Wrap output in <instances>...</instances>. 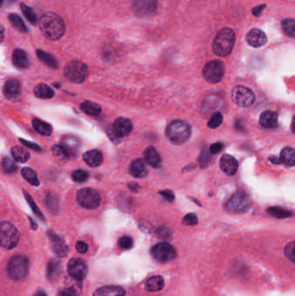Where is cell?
<instances>
[{
    "label": "cell",
    "mask_w": 295,
    "mask_h": 296,
    "mask_svg": "<svg viewBox=\"0 0 295 296\" xmlns=\"http://www.w3.org/2000/svg\"><path fill=\"white\" fill-rule=\"evenodd\" d=\"M40 31L42 34L50 40H58L65 32V25L63 18L53 12H47L41 17L39 22Z\"/></svg>",
    "instance_id": "cell-1"
},
{
    "label": "cell",
    "mask_w": 295,
    "mask_h": 296,
    "mask_svg": "<svg viewBox=\"0 0 295 296\" xmlns=\"http://www.w3.org/2000/svg\"><path fill=\"white\" fill-rule=\"evenodd\" d=\"M235 42H236L235 31L230 28L222 29L213 42V51L218 57H224L229 56L233 51Z\"/></svg>",
    "instance_id": "cell-2"
},
{
    "label": "cell",
    "mask_w": 295,
    "mask_h": 296,
    "mask_svg": "<svg viewBox=\"0 0 295 296\" xmlns=\"http://www.w3.org/2000/svg\"><path fill=\"white\" fill-rule=\"evenodd\" d=\"M191 129L187 122L182 120H175L168 125L166 136L168 140L175 145H182L190 139Z\"/></svg>",
    "instance_id": "cell-3"
},
{
    "label": "cell",
    "mask_w": 295,
    "mask_h": 296,
    "mask_svg": "<svg viewBox=\"0 0 295 296\" xmlns=\"http://www.w3.org/2000/svg\"><path fill=\"white\" fill-rule=\"evenodd\" d=\"M20 234L17 229L8 222L0 223V246L12 249L19 242Z\"/></svg>",
    "instance_id": "cell-4"
},
{
    "label": "cell",
    "mask_w": 295,
    "mask_h": 296,
    "mask_svg": "<svg viewBox=\"0 0 295 296\" xmlns=\"http://www.w3.org/2000/svg\"><path fill=\"white\" fill-rule=\"evenodd\" d=\"M64 76L70 82L74 83H82L88 77V66L79 61H72L66 65L64 69Z\"/></svg>",
    "instance_id": "cell-5"
},
{
    "label": "cell",
    "mask_w": 295,
    "mask_h": 296,
    "mask_svg": "<svg viewBox=\"0 0 295 296\" xmlns=\"http://www.w3.org/2000/svg\"><path fill=\"white\" fill-rule=\"evenodd\" d=\"M9 276L12 279L21 280L27 276L29 272V260L26 256L17 255L12 257L8 263Z\"/></svg>",
    "instance_id": "cell-6"
},
{
    "label": "cell",
    "mask_w": 295,
    "mask_h": 296,
    "mask_svg": "<svg viewBox=\"0 0 295 296\" xmlns=\"http://www.w3.org/2000/svg\"><path fill=\"white\" fill-rule=\"evenodd\" d=\"M252 203L250 201V197L243 192H236L226 203L228 211L237 214L249 212Z\"/></svg>",
    "instance_id": "cell-7"
},
{
    "label": "cell",
    "mask_w": 295,
    "mask_h": 296,
    "mask_svg": "<svg viewBox=\"0 0 295 296\" xmlns=\"http://www.w3.org/2000/svg\"><path fill=\"white\" fill-rule=\"evenodd\" d=\"M225 67L224 62L219 60H213L208 62L203 70V76L210 83L221 82L225 76Z\"/></svg>",
    "instance_id": "cell-8"
},
{
    "label": "cell",
    "mask_w": 295,
    "mask_h": 296,
    "mask_svg": "<svg viewBox=\"0 0 295 296\" xmlns=\"http://www.w3.org/2000/svg\"><path fill=\"white\" fill-rule=\"evenodd\" d=\"M231 99L239 107H248L254 103L256 96L254 92L249 87L236 86L232 89Z\"/></svg>",
    "instance_id": "cell-9"
},
{
    "label": "cell",
    "mask_w": 295,
    "mask_h": 296,
    "mask_svg": "<svg viewBox=\"0 0 295 296\" xmlns=\"http://www.w3.org/2000/svg\"><path fill=\"white\" fill-rule=\"evenodd\" d=\"M77 201L86 209H96L101 203V197L97 191L92 188H83L77 194Z\"/></svg>",
    "instance_id": "cell-10"
},
{
    "label": "cell",
    "mask_w": 295,
    "mask_h": 296,
    "mask_svg": "<svg viewBox=\"0 0 295 296\" xmlns=\"http://www.w3.org/2000/svg\"><path fill=\"white\" fill-rule=\"evenodd\" d=\"M152 254L159 262H167L175 259L177 252L174 246L168 243H158L152 248Z\"/></svg>",
    "instance_id": "cell-11"
},
{
    "label": "cell",
    "mask_w": 295,
    "mask_h": 296,
    "mask_svg": "<svg viewBox=\"0 0 295 296\" xmlns=\"http://www.w3.org/2000/svg\"><path fill=\"white\" fill-rule=\"evenodd\" d=\"M157 0H134L133 3L134 13L139 17H150L157 12Z\"/></svg>",
    "instance_id": "cell-12"
},
{
    "label": "cell",
    "mask_w": 295,
    "mask_h": 296,
    "mask_svg": "<svg viewBox=\"0 0 295 296\" xmlns=\"http://www.w3.org/2000/svg\"><path fill=\"white\" fill-rule=\"evenodd\" d=\"M68 273L71 278L77 281H83L87 277L88 266L83 260L73 258L68 262Z\"/></svg>",
    "instance_id": "cell-13"
},
{
    "label": "cell",
    "mask_w": 295,
    "mask_h": 296,
    "mask_svg": "<svg viewBox=\"0 0 295 296\" xmlns=\"http://www.w3.org/2000/svg\"><path fill=\"white\" fill-rule=\"evenodd\" d=\"M48 237L54 254L57 257H65L68 253V247L63 237H59L52 231H48Z\"/></svg>",
    "instance_id": "cell-14"
},
{
    "label": "cell",
    "mask_w": 295,
    "mask_h": 296,
    "mask_svg": "<svg viewBox=\"0 0 295 296\" xmlns=\"http://www.w3.org/2000/svg\"><path fill=\"white\" fill-rule=\"evenodd\" d=\"M60 145L64 150L68 158L76 157L81 149V142L74 136L68 135L63 137Z\"/></svg>",
    "instance_id": "cell-15"
},
{
    "label": "cell",
    "mask_w": 295,
    "mask_h": 296,
    "mask_svg": "<svg viewBox=\"0 0 295 296\" xmlns=\"http://www.w3.org/2000/svg\"><path fill=\"white\" fill-rule=\"evenodd\" d=\"M246 41L251 47L260 48L267 43V38L266 34L261 30L254 28L250 30L246 36Z\"/></svg>",
    "instance_id": "cell-16"
},
{
    "label": "cell",
    "mask_w": 295,
    "mask_h": 296,
    "mask_svg": "<svg viewBox=\"0 0 295 296\" xmlns=\"http://www.w3.org/2000/svg\"><path fill=\"white\" fill-rule=\"evenodd\" d=\"M134 129V125L129 119L118 118L113 125V130L118 137L128 136Z\"/></svg>",
    "instance_id": "cell-17"
},
{
    "label": "cell",
    "mask_w": 295,
    "mask_h": 296,
    "mask_svg": "<svg viewBox=\"0 0 295 296\" xmlns=\"http://www.w3.org/2000/svg\"><path fill=\"white\" fill-rule=\"evenodd\" d=\"M220 167L225 174L234 176L238 169V162L233 156L225 154L220 160Z\"/></svg>",
    "instance_id": "cell-18"
},
{
    "label": "cell",
    "mask_w": 295,
    "mask_h": 296,
    "mask_svg": "<svg viewBox=\"0 0 295 296\" xmlns=\"http://www.w3.org/2000/svg\"><path fill=\"white\" fill-rule=\"evenodd\" d=\"M130 173L134 178H145L148 174V167L145 161L142 158H137L133 161L130 166Z\"/></svg>",
    "instance_id": "cell-19"
},
{
    "label": "cell",
    "mask_w": 295,
    "mask_h": 296,
    "mask_svg": "<svg viewBox=\"0 0 295 296\" xmlns=\"http://www.w3.org/2000/svg\"><path fill=\"white\" fill-rule=\"evenodd\" d=\"M259 122L261 127L268 129H274L278 126V116L273 111H265L260 116Z\"/></svg>",
    "instance_id": "cell-20"
},
{
    "label": "cell",
    "mask_w": 295,
    "mask_h": 296,
    "mask_svg": "<svg viewBox=\"0 0 295 296\" xmlns=\"http://www.w3.org/2000/svg\"><path fill=\"white\" fill-rule=\"evenodd\" d=\"M83 161L91 167H100L103 162V152L100 150L94 149L88 151L83 155Z\"/></svg>",
    "instance_id": "cell-21"
},
{
    "label": "cell",
    "mask_w": 295,
    "mask_h": 296,
    "mask_svg": "<svg viewBox=\"0 0 295 296\" xmlns=\"http://www.w3.org/2000/svg\"><path fill=\"white\" fill-rule=\"evenodd\" d=\"M4 94L9 99L17 98L21 94V84L17 80L10 79L4 85Z\"/></svg>",
    "instance_id": "cell-22"
},
{
    "label": "cell",
    "mask_w": 295,
    "mask_h": 296,
    "mask_svg": "<svg viewBox=\"0 0 295 296\" xmlns=\"http://www.w3.org/2000/svg\"><path fill=\"white\" fill-rule=\"evenodd\" d=\"M126 291L119 286H104L94 291L93 296H125Z\"/></svg>",
    "instance_id": "cell-23"
},
{
    "label": "cell",
    "mask_w": 295,
    "mask_h": 296,
    "mask_svg": "<svg viewBox=\"0 0 295 296\" xmlns=\"http://www.w3.org/2000/svg\"><path fill=\"white\" fill-rule=\"evenodd\" d=\"M13 64L18 69H27L30 66V60L26 51L17 49L12 54Z\"/></svg>",
    "instance_id": "cell-24"
},
{
    "label": "cell",
    "mask_w": 295,
    "mask_h": 296,
    "mask_svg": "<svg viewBox=\"0 0 295 296\" xmlns=\"http://www.w3.org/2000/svg\"><path fill=\"white\" fill-rule=\"evenodd\" d=\"M145 160L151 167L158 168L162 163L161 156L154 147H149L145 150Z\"/></svg>",
    "instance_id": "cell-25"
},
{
    "label": "cell",
    "mask_w": 295,
    "mask_h": 296,
    "mask_svg": "<svg viewBox=\"0 0 295 296\" xmlns=\"http://www.w3.org/2000/svg\"><path fill=\"white\" fill-rule=\"evenodd\" d=\"M61 273V263L56 259H51L48 261L47 266V277L50 281H56L59 277Z\"/></svg>",
    "instance_id": "cell-26"
},
{
    "label": "cell",
    "mask_w": 295,
    "mask_h": 296,
    "mask_svg": "<svg viewBox=\"0 0 295 296\" xmlns=\"http://www.w3.org/2000/svg\"><path fill=\"white\" fill-rule=\"evenodd\" d=\"M165 286V281L160 276H154L148 280L145 283L146 290L150 292H159L162 290Z\"/></svg>",
    "instance_id": "cell-27"
},
{
    "label": "cell",
    "mask_w": 295,
    "mask_h": 296,
    "mask_svg": "<svg viewBox=\"0 0 295 296\" xmlns=\"http://www.w3.org/2000/svg\"><path fill=\"white\" fill-rule=\"evenodd\" d=\"M35 96L40 99H52L54 97L55 92L52 87L44 83L37 84L34 88Z\"/></svg>",
    "instance_id": "cell-28"
},
{
    "label": "cell",
    "mask_w": 295,
    "mask_h": 296,
    "mask_svg": "<svg viewBox=\"0 0 295 296\" xmlns=\"http://www.w3.org/2000/svg\"><path fill=\"white\" fill-rule=\"evenodd\" d=\"M37 55L40 61L43 62L44 64L47 65L50 68H58V62H57V58L52 54L45 52V51H42V50H37Z\"/></svg>",
    "instance_id": "cell-29"
},
{
    "label": "cell",
    "mask_w": 295,
    "mask_h": 296,
    "mask_svg": "<svg viewBox=\"0 0 295 296\" xmlns=\"http://www.w3.org/2000/svg\"><path fill=\"white\" fill-rule=\"evenodd\" d=\"M81 109L88 116H98L102 113V107L99 104L90 101H85L81 104Z\"/></svg>",
    "instance_id": "cell-30"
},
{
    "label": "cell",
    "mask_w": 295,
    "mask_h": 296,
    "mask_svg": "<svg viewBox=\"0 0 295 296\" xmlns=\"http://www.w3.org/2000/svg\"><path fill=\"white\" fill-rule=\"evenodd\" d=\"M281 163L287 165L288 167H293L295 165V151L292 147H285L281 151L280 156Z\"/></svg>",
    "instance_id": "cell-31"
},
{
    "label": "cell",
    "mask_w": 295,
    "mask_h": 296,
    "mask_svg": "<svg viewBox=\"0 0 295 296\" xmlns=\"http://www.w3.org/2000/svg\"><path fill=\"white\" fill-rule=\"evenodd\" d=\"M32 124H33L35 130L40 134L44 136H50L52 134V126L47 122L41 121L39 119H34L32 122Z\"/></svg>",
    "instance_id": "cell-32"
},
{
    "label": "cell",
    "mask_w": 295,
    "mask_h": 296,
    "mask_svg": "<svg viewBox=\"0 0 295 296\" xmlns=\"http://www.w3.org/2000/svg\"><path fill=\"white\" fill-rule=\"evenodd\" d=\"M12 157L14 158L15 161L17 162L24 163L30 158V153L28 151L23 147H14L12 149Z\"/></svg>",
    "instance_id": "cell-33"
},
{
    "label": "cell",
    "mask_w": 295,
    "mask_h": 296,
    "mask_svg": "<svg viewBox=\"0 0 295 296\" xmlns=\"http://www.w3.org/2000/svg\"><path fill=\"white\" fill-rule=\"evenodd\" d=\"M9 20H10L12 26L17 31L22 32V33H27L28 32V29L26 27V24L23 23V20L18 15L15 14V13L9 15Z\"/></svg>",
    "instance_id": "cell-34"
},
{
    "label": "cell",
    "mask_w": 295,
    "mask_h": 296,
    "mask_svg": "<svg viewBox=\"0 0 295 296\" xmlns=\"http://www.w3.org/2000/svg\"><path fill=\"white\" fill-rule=\"evenodd\" d=\"M46 203H47L48 209L51 210L52 212L57 213V212H59V197H57V195L55 192H48L47 197H46Z\"/></svg>",
    "instance_id": "cell-35"
},
{
    "label": "cell",
    "mask_w": 295,
    "mask_h": 296,
    "mask_svg": "<svg viewBox=\"0 0 295 296\" xmlns=\"http://www.w3.org/2000/svg\"><path fill=\"white\" fill-rule=\"evenodd\" d=\"M267 213L272 216V217L279 218V219H283L291 217L292 213L287 210L282 209L281 207H270L267 209Z\"/></svg>",
    "instance_id": "cell-36"
},
{
    "label": "cell",
    "mask_w": 295,
    "mask_h": 296,
    "mask_svg": "<svg viewBox=\"0 0 295 296\" xmlns=\"http://www.w3.org/2000/svg\"><path fill=\"white\" fill-rule=\"evenodd\" d=\"M21 173L23 175V178H26L29 183L32 184V186H39V180H38L37 173H36L34 170L32 169V168H29V167H26V168H23L22 170Z\"/></svg>",
    "instance_id": "cell-37"
},
{
    "label": "cell",
    "mask_w": 295,
    "mask_h": 296,
    "mask_svg": "<svg viewBox=\"0 0 295 296\" xmlns=\"http://www.w3.org/2000/svg\"><path fill=\"white\" fill-rule=\"evenodd\" d=\"M20 6H21V10H22L24 17H26V19L28 20L29 22L32 25H36L37 22V17L34 10L31 8L30 6H26V4H21Z\"/></svg>",
    "instance_id": "cell-38"
},
{
    "label": "cell",
    "mask_w": 295,
    "mask_h": 296,
    "mask_svg": "<svg viewBox=\"0 0 295 296\" xmlns=\"http://www.w3.org/2000/svg\"><path fill=\"white\" fill-rule=\"evenodd\" d=\"M2 169L8 174H13L17 171V164L12 158H5L2 161Z\"/></svg>",
    "instance_id": "cell-39"
},
{
    "label": "cell",
    "mask_w": 295,
    "mask_h": 296,
    "mask_svg": "<svg viewBox=\"0 0 295 296\" xmlns=\"http://www.w3.org/2000/svg\"><path fill=\"white\" fill-rule=\"evenodd\" d=\"M282 28L286 34L290 37H294L295 23L293 18H287L282 22Z\"/></svg>",
    "instance_id": "cell-40"
},
{
    "label": "cell",
    "mask_w": 295,
    "mask_h": 296,
    "mask_svg": "<svg viewBox=\"0 0 295 296\" xmlns=\"http://www.w3.org/2000/svg\"><path fill=\"white\" fill-rule=\"evenodd\" d=\"M223 121H224L223 115L221 113H219V112H216V113H213L211 117H210V121L208 122V126H209L210 128L216 129V128L221 126Z\"/></svg>",
    "instance_id": "cell-41"
},
{
    "label": "cell",
    "mask_w": 295,
    "mask_h": 296,
    "mask_svg": "<svg viewBox=\"0 0 295 296\" xmlns=\"http://www.w3.org/2000/svg\"><path fill=\"white\" fill-rule=\"evenodd\" d=\"M23 192H24V196H26V200H27L29 204H30V206H31V208H32V211L34 212L35 214L37 215V217H39L41 220L45 221L44 216H43V213L41 212L39 208L37 207V204L35 203L34 200H33V198H32V196L29 194L28 192H26V191H24Z\"/></svg>",
    "instance_id": "cell-42"
},
{
    "label": "cell",
    "mask_w": 295,
    "mask_h": 296,
    "mask_svg": "<svg viewBox=\"0 0 295 296\" xmlns=\"http://www.w3.org/2000/svg\"><path fill=\"white\" fill-rule=\"evenodd\" d=\"M88 177H89V174L86 171H83V170H77L75 171L72 173V178L75 182H77V183H83L85 181L88 180Z\"/></svg>",
    "instance_id": "cell-43"
},
{
    "label": "cell",
    "mask_w": 295,
    "mask_h": 296,
    "mask_svg": "<svg viewBox=\"0 0 295 296\" xmlns=\"http://www.w3.org/2000/svg\"><path fill=\"white\" fill-rule=\"evenodd\" d=\"M118 245H119V248L121 249H125V251H128V249H130V248H133L134 246V240L133 238L128 236H124V237H120L119 239V242H118Z\"/></svg>",
    "instance_id": "cell-44"
},
{
    "label": "cell",
    "mask_w": 295,
    "mask_h": 296,
    "mask_svg": "<svg viewBox=\"0 0 295 296\" xmlns=\"http://www.w3.org/2000/svg\"><path fill=\"white\" fill-rule=\"evenodd\" d=\"M210 153L208 152L207 149H203L202 151L200 157H199V164L202 168L207 167L208 165L210 164Z\"/></svg>",
    "instance_id": "cell-45"
},
{
    "label": "cell",
    "mask_w": 295,
    "mask_h": 296,
    "mask_svg": "<svg viewBox=\"0 0 295 296\" xmlns=\"http://www.w3.org/2000/svg\"><path fill=\"white\" fill-rule=\"evenodd\" d=\"M198 223H199V218L196 215L193 214V213L187 214L183 218V224H185V225L194 226L196 225Z\"/></svg>",
    "instance_id": "cell-46"
},
{
    "label": "cell",
    "mask_w": 295,
    "mask_h": 296,
    "mask_svg": "<svg viewBox=\"0 0 295 296\" xmlns=\"http://www.w3.org/2000/svg\"><path fill=\"white\" fill-rule=\"evenodd\" d=\"M294 248V242L293 241L290 242L285 248V255L292 262H294L295 261Z\"/></svg>",
    "instance_id": "cell-47"
},
{
    "label": "cell",
    "mask_w": 295,
    "mask_h": 296,
    "mask_svg": "<svg viewBox=\"0 0 295 296\" xmlns=\"http://www.w3.org/2000/svg\"><path fill=\"white\" fill-rule=\"evenodd\" d=\"M52 152L54 153V155L57 156V157H60V158H68L63 147H61V145L54 146L53 149H52Z\"/></svg>",
    "instance_id": "cell-48"
},
{
    "label": "cell",
    "mask_w": 295,
    "mask_h": 296,
    "mask_svg": "<svg viewBox=\"0 0 295 296\" xmlns=\"http://www.w3.org/2000/svg\"><path fill=\"white\" fill-rule=\"evenodd\" d=\"M58 296H79L77 291L73 288H63L58 292Z\"/></svg>",
    "instance_id": "cell-49"
},
{
    "label": "cell",
    "mask_w": 295,
    "mask_h": 296,
    "mask_svg": "<svg viewBox=\"0 0 295 296\" xmlns=\"http://www.w3.org/2000/svg\"><path fill=\"white\" fill-rule=\"evenodd\" d=\"M159 194L162 195L164 198H165L168 202H174L175 199V195L170 190H164L159 192Z\"/></svg>",
    "instance_id": "cell-50"
},
{
    "label": "cell",
    "mask_w": 295,
    "mask_h": 296,
    "mask_svg": "<svg viewBox=\"0 0 295 296\" xmlns=\"http://www.w3.org/2000/svg\"><path fill=\"white\" fill-rule=\"evenodd\" d=\"M224 147V144L222 142H216V143H214V144L211 145L210 147V154H216L218 153L219 152H221L222 149Z\"/></svg>",
    "instance_id": "cell-51"
},
{
    "label": "cell",
    "mask_w": 295,
    "mask_h": 296,
    "mask_svg": "<svg viewBox=\"0 0 295 296\" xmlns=\"http://www.w3.org/2000/svg\"><path fill=\"white\" fill-rule=\"evenodd\" d=\"M76 248H77V251L79 252L80 254H85L88 251V246L87 243H84L83 241H79V242H77Z\"/></svg>",
    "instance_id": "cell-52"
},
{
    "label": "cell",
    "mask_w": 295,
    "mask_h": 296,
    "mask_svg": "<svg viewBox=\"0 0 295 296\" xmlns=\"http://www.w3.org/2000/svg\"><path fill=\"white\" fill-rule=\"evenodd\" d=\"M20 141L22 142V144L24 145L26 147H29V148H32V149L35 150V151H38V152L42 151L41 147L38 145L30 142V141H24V140H22V139H20Z\"/></svg>",
    "instance_id": "cell-53"
},
{
    "label": "cell",
    "mask_w": 295,
    "mask_h": 296,
    "mask_svg": "<svg viewBox=\"0 0 295 296\" xmlns=\"http://www.w3.org/2000/svg\"><path fill=\"white\" fill-rule=\"evenodd\" d=\"M266 6L265 5H261V6H256L255 8L253 9L252 10V13L254 16H256V17H259L260 15L261 14V12L263 11L264 9H265Z\"/></svg>",
    "instance_id": "cell-54"
},
{
    "label": "cell",
    "mask_w": 295,
    "mask_h": 296,
    "mask_svg": "<svg viewBox=\"0 0 295 296\" xmlns=\"http://www.w3.org/2000/svg\"><path fill=\"white\" fill-rule=\"evenodd\" d=\"M128 188L132 190L133 192H138V189H139V186L135 183H130L128 184Z\"/></svg>",
    "instance_id": "cell-55"
},
{
    "label": "cell",
    "mask_w": 295,
    "mask_h": 296,
    "mask_svg": "<svg viewBox=\"0 0 295 296\" xmlns=\"http://www.w3.org/2000/svg\"><path fill=\"white\" fill-rule=\"evenodd\" d=\"M5 38V28L0 25V43L3 42Z\"/></svg>",
    "instance_id": "cell-56"
},
{
    "label": "cell",
    "mask_w": 295,
    "mask_h": 296,
    "mask_svg": "<svg viewBox=\"0 0 295 296\" xmlns=\"http://www.w3.org/2000/svg\"><path fill=\"white\" fill-rule=\"evenodd\" d=\"M33 296H48L47 295V293H46L45 291L43 290V289H39V290H37L36 293H34V295Z\"/></svg>",
    "instance_id": "cell-57"
},
{
    "label": "cell",
    "mask_w": 295,
    "mask_h": 296,
    "mask_svg": "<svg viewBox=\"0 0 295 296\" xmlns=\"http://www.w3.org/2000/svg\"><path fill=\"white\" fill-rule=\"evenodd\" d=\"M29 219H30V222L32 223V228L33 229V230H37V225L36 222L32 219V217H29Z\"/></svg>",
    "instance_id": "cell-58"
},
{
    "label": "cell",
    "mask_w": 295,
    "mask_h": 296,
    "mask_svg": "<svg viewBox=\"0 0 295 296\" xmlns=\"http://www.w3.org/2000/svg\"><path fill=\"white\" fill-rule=\"evenodd\" d=\"M270 161H272L273 163L275 164H280L281 163V160L280 158H277L276 157H273V158H269Z\"/></svg>",
    "instance_id": "cell-59"
},
{
    "label": "cell",
    "mask_w": 295,
    "mask_h": 296,
    "mask_svg": "<svg viewBox=\"0 0 295 296\" xmlns=\"http://www.w3.org/2000/svg\"><path fill=\"white\" fill-rule=\"evenodd\" d=\"M4 1H5V0H0V7L2 6V5H3Z\"/></svg>",
    "instance_id": "cell-60"
},
{
    "label": "cell",
    "mask_w": 295,
    "mask_h": 296,
    "mask_svg": "<svg viewBox=\"0 0 295 296\" xmlns=\"http://www.w3.org/2000/svg\"><path fill=\"white\" fill-rule=\"evenodd\" d=\"M11 1H16V0H11Z\"/></svg>",
    "instance_id": "cell-61"
}]
</instances>
